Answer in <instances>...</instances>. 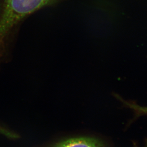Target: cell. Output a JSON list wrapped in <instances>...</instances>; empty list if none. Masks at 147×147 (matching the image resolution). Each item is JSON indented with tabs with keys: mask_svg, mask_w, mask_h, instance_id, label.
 I'll return each mask as SVG.
<instances>
[{
	"mask_svg": "<svg viewBox=\"0 0 147 147\" xmlns=\"http://www.w3.org/2000/svg\"><path fill=\"white\" fill-rule=\"evenodd\" d=\"M49 147H105V145L96 138L79 136L64 139Z\"/></svg>",
	"mask_w": 147,
	"mask_h": 147,
	"instance_id": "obj_2",
	"label": "cell"
},
{
	"mask_svg": "<svg viewBox=\"0 0 147 147\" xmlns=\"http://www.w3.org/2000/svg\"></svg>",
	"mask_w": 147,
	"mask_h": 147,
	"instance_id": "obj_5",
	"label": "cell"
},
{
	"mask_svg": "<svg viewBox=\"0 0 147 147\" xmlns=\"http://www.w3.org/2000/svg\"><path fill=\"white\" fill-rule=\"evenodd\" d=\"M61 0H0V68L10 62L20 28L31 14Z\"/></svg>",
	"mask_w": 147,
	"mask_h": 147,
	"instance_id": "obj_1",
	"label": "cell"
},
{
	"mask_svg": "<svg viewBox=\"0 0 147 147\" xmlns=\"http://www.w3.org/2000/svg\"><path fill=\"white\" fill-rule=\"evenodd\" d=\"M0 135L5 136V137L11 140H16L19 138V135L17 133L1 125H0Z\"/></svg>",
	"mask_w": 147,
	"mask_h": 147,
	"instance_id": "obj_4",
	"label": "cell"
},
{
	"mask_svg": "<svg viewBox=\"0 0 147 147\" xmlns=\"http://www.w3.org/2000/svg\"><path fill=\"white\" fill-rule=\"evenodd\" d=\"M122 101V102L124 103L125 104H126L127 106L129 107V108L133 109L138 114L147 115V107L140 106L139 105H137L136 104L125 101L124 100Z\"/></svg>",
	"mask_w": 147,
	"mask_h": 147,
	"instance_id": "obj_3",
	"label": "cell"
}]
</instances>
